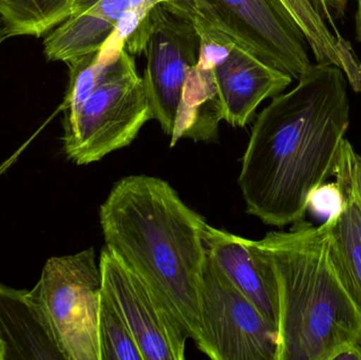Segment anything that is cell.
I'll list each match as a JSON object with an SVG mask.
<instances>
[{"mask_svg": "<svg viewBox=\"0 0 361 360\" xmlns=\"http://www.w3.org/2000/svg\"><path fill=\"white\" fill-rule=\"evenodd\" d=\"M297 80L257 116L238 178L246 213L279 228L305 220L314 190L334 177L350 125L341 68L312 63Z\"/></svg>", "mask_w": 361, "mask_h": 360, "instance_id": "obj_1", "label": "cell"}, {"mask_svg": "<svg viewBox=\"0 0 361 360\" xmlns=\"http://www.w3.org/2000/svg\"><path fill=\"white\" fill-rule=\"evenodd\" d=\"M99 217L105 247L152 290L197 346L205 218L169 182L147 175L116 181Z\"/></svg>", "mask_w": 361, "mask_h": 360, "instance_id": "obj_2", "label": "cell"}, {"mask_svg": "<svg viewBox=\"0 0 361 360\" xmlns=\"http://www.w3.org/2000/svg\"><path fill=\"white\" fill-rule=\"evenodd\" d=\"M333 216L255 240L277 283L276 360H337L360 338L361 304L333 247Z\"/></svg>", "mask_w": 361, "mask_h": 360, "instance_id": "obj_3", "label": "cell"}, {"mask_svg": "<svg viewBox=\"0 0 361 360\" xmlns=\"http://www.w3.org/2000/svg\"><path fill=\"white\" fill-rule=\"evenodd\" d=\"M97 86L73 113L63 116V151L89 165L128 147L152 118L135 57L124 42L107 40Z\"/></svg>", "mask_w": 361, "mask_h": 360, "instance_id": "obj_4", "label": "cell"}, {"mask_svg": "<svg viewBox=\"0 0 361 360\" xmlns=\"http://www.w3.org/2000/svg\"><path fill=\"white\" fill-rule=\"evenodd\" d=\"M52 329L65 360H101V268L93 247L47 260L30 291Z\"/></svg>", "mask_w": 361, "mask_h": 360, "instance_id": "obj_5", "label": "cell"}, {"mask_svg": "<svg viewBox=\"0 0 361 360\" xmlns=\"http://www.w3.org/2000/svg\"><path fill=\"white\" fill-rule=\"evenodd\" d=\"M167 4L226 34L293 80L312 66L307 37L281 0H169Z\"/></svg>", "mask_w": 361, "mask_h": 360, "instance_id": "obj_6", "label": "cell"}, {"mask_svg": "<svg viewBox=\"0 0 361 360\" xmlns=\"http://www.w3.org/2000/svg\"><path fill=\"white\" fill-rule=\"evenodd\" d=\"M200 309V352L214 360H276L277 329L208 254Z\"/></svg>", "mask_w": 361, "mask_h": 360, "instance_id": "obj_7", "label": "cell"}, {"mask_svg": "<svg viewBox=\"0 0 361 360\" xmlns=\"http://www.w3.org/2000/svg\"><path fill=\"white\" fill-rule=\"evenodd\" d=\"M144 90L152 118L173 137L185 86L199 61V32L186 13L158 4L148 13L143 29Z\"/></svg>", "mask_w": 361, "mask_h": 360, "instance_id": "obj_8", "label": "cell"}, {"mask_svg": "<svg viewBox=\"0 0 361 360\" xmlns=\"http://www.w3.org/2000/svg\"><path fill=\"white\" fill-rule=\"evenodd\" d=\"M191 20L201 40L200 56L212 70L223 120L245 127L262 101L281 94L292 84V76L261 61L223 32Z\"/></svg>", "mask_w": 361, "mask_h": 360, "instance_id": "obj_9", "label": "cell"}, {"mask_svg": "<svg viewBox=\"0 0 361 360\" xmlns=\"http://www.w3.org/2000/svg\"><path fill=\"white\" fill-rule=\"evenodd\" d=\"M99 262L103 294L128 325L143 359H185L188 337L152 290L107 247Z\"/></svg>", "mask_w": 361, "mask_h": 360, "instance_id": "obj_10", "label": "cell"}, {"mask_svg": "<svg viewBox=\"0 0 361 360\" xmlns=\"http://www.w3.org/2000/svg\"><path fill=\"white\" fill-rule=\"evenodd\" d=\"M203 240L208 255L278 331L277 283L271 264L255 240L214 228L207 222L203 228Z\"/></svg>", "mask_w": 361, "mask_h": 360, "instance_id": "obj_11", "label": "cell"}, {"mask_svg": "<svg viewBox=\"0 0 361 360\" xmlns=\"http://www.w3.org/2000/svg\"><path fill=\"white\" fill-rule=\"evenodd\" d=\"M169 0H99L82 13L71 15L53 27L44 40V52L51 61L69 63L103 48L129 13H149Z\"/></svg>", "mask_w": 361, "mask_h": 360, "instance_id": "obj_12", "label": "cell"}, {"mask_svg": "<svg viewBox=\"0 0 361 360\" xmlns=\"http://www.w3.org/2000/svg\"><path fill=\"white\" fill-rule=\"evenodd\" d=\"M0 340L6 360H65L30 291L0 283Z\"/></svg>", "mask_w": 361, "mask_h": 360, "instance_id": "obj_13", "label": "cell"}, {"mask_svg": "<svg viewBox=\"0 0 361 360\" xmlns=\"http://www.w3.org/2000/svg\"><path fill=\"white\" fill-rule=\"evenodd\" d=\"M334 177L343 204L333 216V247L361 304V156L347 139L341 144Z\"/></svg>", "mask_w": 361, "mask_h": 360, "instance_id": "obj_14", "label": "cell"}, {"mask_svg": "<svg viewBox=\"0 0 361 360\" xmlns=\"http://www.w3.org/2000/svg\"><path fill=\"white\" fill-rule=\"evenodd\" d=\"M73 0H0L6 36L39 37L72 14Z\"/></svg>", "mask_w": 361, "mask_h": 360, "instance_id": "obj_15", "label": "cell"}, {"mask_svg": "<svg viewBox=\"0 0 361 360\" xmlns=\"http://www.w3.org/2000/svg\"><path fill=\"white\" fill-rule=\"evenodd\" d=\"M99 327L101 360H144L128 325L103 293Z\"/></svg>", "mask_w": 361, "mask_h": 360, "instance_id": "obj_16", "label": "cell"}, {"mask_svg": "<svg viewBox=\"0 0 361 360\" xmlns=\"http://www.w3.org/2000/svg\"><path fill=\"white\" fill-rule=\"evenodd\" d=\"M106 58L107 56L101 49L67 63L70 80L61 105L63 116L73 113L92 92L105 65Z\"/></svg>", "mask_w": 361, "mask_h": 360, "instance_id": "obj_17", "label": "cell"}, {"mask_svg": "<svg viewBox=\"0 0 361 360\" xmlns=\"http://www.w3.org/2000/svg\"><path fill=\"white\" fill-rule=\"evenodd\" d=\"M343 204V194L336 182L324 183L314 190L310 198L309 209L317 217L324 218V221L331 216L339 213Z\"/></svg>", "mask_w": 361, "mask_h": 360, "instance_id": "obj_18", "label": "cell"}, {"mask_svg": "<svg viewBox=\"0 0 361 360\" xmlns=\"http://www.w3.org/2000/svg\"><path fill=\"white\" fill-rule=\"evenodd\" d=\"M310 1L322 19L328 20L334 31L339 34L335 27V21L345 17L349 0H310Z\"/></svg>", "mask_w": 361, "mask_h": 360, "instance_id": "obj_19", "label": "cell"}, {"mask_svg": "<svg viewBox=\"0 0 361 360\" xmlns=\"http://www.w3.org/2000/svg\"><path fill=\"white\" fill-rule=\"evenodd\" d=\"M337 360H361V336L353 346L341 353Z\"/></svg>", "mask_w": 361, "mask_h": 360, "instance_id": "obj_20", "label": "cell"}, {"mask_svg": "<svg viewBox=\"0 0 361 360\" xmlns=\"http://www.w3.org/2000/svg\"><path fill=\"white\" fill-rule=\"evenodd\" d=\"M99 0H73L72 4V14L78 15L90 10Z\"/></svg>", "mask_w": 361, "mask_h": 360, "instance_id": "obj_21", "label": "cell"}, {"mask_svg": "<svg viewBox=\"0 0 361 360\" xmlns=\"http://www.w3.org/2000/svg\"><path fill=\"white\" fill-rule=\"evenodd\" d=\"M356 37L361 42V0H357V12H356Z\"/></svg>", "mask_w": 361, "mask_h": 360, "instance_id": "obj_22", "label": "cell"}, {"mask_svg": "<svg viewBox=\"0 0 361 360\" xmlns=\"http://www.w3.org/2000/svg\"><path fill=\"white\" fill-rule=\"evenodd\" d=\"M6 37V29H4V23H2L1 19H0V44L4 42V38Z\"/></svg>", "mask_w": 361, "mask_h": 360, "instance_id": "obj_23", "label": "cell"}]
</instances>
